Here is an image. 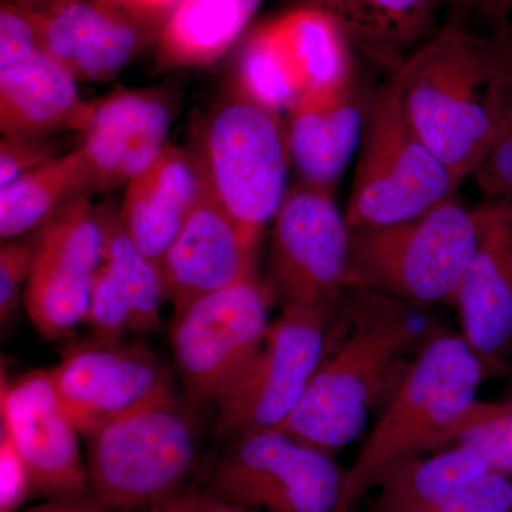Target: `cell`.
<instances>
[{
    "label": "cell",
    "instance_id": "6da1fadb",
    "mask_svg": "<svg viewBox=\"0 0 512 512\" xmlns=\"http://www.w3.org/2000/svg\"><path fill=\"white\" fill-rule=\"evenodd\" d=\"M511 66V32L485 37L450 22L390 77L414 130L460 185L487 148Z\"/></svg>",
    "mask_w": 512,
    "mask_h": 512
},
{
    "label": "cell",
    "instance_id": "7a4b0ae2",
    "mask_svg": "<svg viewBox=\"0 0 512 512\" xmlns=\"http://www.w3.org/2000/svg\"><path fill=\"white\" fill-rule=\"evenodd\" d=\"M490 375L463 335L437 333L427 340L346 471L349 510L394 464L439 451L446 431L476 402Z\"/></svg>",
    "mask_w": 512,
    "mask_h": 512
},
{
    "label": "cell",
    "instance_id": "3957f363",
    "mask_svg": "<svg viewBox=\"0 0 512 512\" xmlns=\"http://www.w3.org/2000/svg\"><path fill=\"white\" fill-rule=\"evenodd\" d=\"M477 239V208L457 197L412 220L350 229V288L413 305H454Z\"/></svg>",
    "mask_w": 512,
    "mask_h": 512
},
{
    "label": "cell",
    "instance_id": "277c9868",
    "mask_svg": "<svg viewBox=\"0 0 512 512\" xmlns=\"http://www.w3.org/2000/svg\"><path fill=\"white\" fill-rule=\"evenodd\" d=\"M192 151L208 190L259 245L289 190L284 119L232 83L202 121Z\"/></svg>",
    "mask_w": 512,
    "mask_h": 512
},
{
    "label": "cell",
    "instance_id": "5b68a950",
    "mask_svg": "<svg viewBox=\"0 0 512 512\" xmlns=\"http://www.w3.org/2000/svg\"><path fill=\"white\" fill-rule=\"evenodd\" d=\"M194 409L171 389L86 437L90 487L101 503L150 510L180 493L197 463Z\"/></svg>",
    "mask_w": 512,
    "mask_h": 512
},
{
    "label": "cell",
    "instance_id": "8992f818",
    "mask_svg": "<svg viewBox=\"0 0 512 512\" xmlns=\"http://www.w3.org/2000/svg\"><path fill=\"white\" fill-rule=\"evenodd\" d=\"M460 184L419 136L393 79L376 89L345 217L350 229L386 227L457 197Z\"/></svg>",
    "mask_w": 512,
    "mask_h": 512
},
{
    "label": "cell",
    "instance_id": "52a82bcc",
    "mask_svg": "<svg viewBox=\"0 0 512 512\" xmlns=\"http://www.w3.org/2000/svg\"><path fill=\"white\" fill-rule=\"evenodd\" d=\"M397 313L365 323L326 355L282 431L333 454L365 430L370 410L414 333Z\"/></svg>",
    "mask_w": 512,
    "mask_h": 512
},
{
    "label": "cell",
    "instance_id": "ba28073f",
    "mask_svg": "<svg viewBox=\"0 0 512 512\" xmlns=\"http://www.w3.org/2000/svg\"><path fill=\"white\" fill-rule=\"evenodd\" d=\"M272 298L271 286L255 275L174 316L171 346L191 406L217 403L247 376L271 325Z\"/></svg>",
    "mask_w": 512,
    "mask_h": 512
},
{
    "label": "cell",
    "instance_id": "9c48e42d",
    "mask_svg": "<svg viewBox=\"0 0 512 512\" xmlns=\"http://www.w3.org/2000/svg\"><path fill=\"white\" fill-rule=\"evenodd\" d=\"M355 53L335 20L296 5L242 37L232 83L284 119L306 96L355 70Z\"/></svg>",
    "mask_w": 512,
    "mask_h": 512
},
{
    "label": "cell",
    "instance_id": "30bf717a",
    "mask_svg": "<svg viewBox=\"0 0 512 512\" xmlns=\"http://www.w3.org/2000/svg\"><path fill=\"white\" fill-rule=\"evenodd\" d=\"M207 490L252 512H350L346 471L332 454L282 430L231 439Z\"/></svg>",
    "mask_w": 512,
    "mask_h": 512
},
{
    "label": "cell",
    "instance_id": "8fae6325",
    "mask_svg": "<svg viewBox=\"0 0 512 512\" xmlns=\"http://www.w3.org/2000/svg\"><path fill=\"white\" fill-rule=\"evenodd\" d=\"M328 318L325 306L285 303L247 376L215 403L217 436L235 439L284 426L325 360Z\"/></svg>",
    "mask_w": 512,
    "mask_h": 512
},
{
    "label": "cell",
    "instance_id": "7c38bea8",
    "mask_svg": "<svg viewBox=\"0 0 512 512\" xmlns=\"http://www.w3.org/2000/svg\"><path fill=\"white\" fill-rule=\"evenodd\" d=\"M269 272L284 305L330 308L349 291L350 228L332 191L289 188L272 221Z\"/></svg>",
    "mask_w": 512,
    "mask_h": 512
},
{
    "label": "cell",
    "instance_id": "4fadbf2b",
    "mask_svg": "<svg viewBox=\"0 0 512 512\" xmlns=\"http://www.w3.org/2000/svg\"><path fill=\"white\" fill-rule=\"evenodd\" d=\"M33 242L23 302L37 332L60 340L86 323L104 261L106 208L94 205L92 197L76 198L37 229Z\"/></svg>",
    "mask_w": 512,
    "mask_h": 512
},
{
    "label": "cell",
    "instance_id": "5bb4252c",
    "mask_svg": "<svg viewBox=\"0 0 512 512\" xmlns=\"http://www.w3.org/2000/svg\"><path fill=\"white\" fill-rule=\"evenodd\" d=\"M49 372L63 412L84 439L174 389L171 373L147 346L123 340L73 343Z\"/></svg>",
    "mask_w": 512,
    "mask_h": 512
},
{
    "label": "cell",
    "instance_id": "9a60e30c",
    "mask_svg": "<svg viewBox=\"0 0 512 512\" xmlns=\"http://www.w3.org/2000/svg\"><path fill=\"white\" fill-rule=\"evenodd\" d=\"M177 101L165 87L114 90L94 101L74 146L89 197L126 188L167 147Z\"/></svg>",
    "mask_w": 512,
    "mask_h": 512
},
{
    "label": "cell",
    "instance_id": "2e32d148",
    "mask_svg": "<svg viewBox=\"0 0 512 512\" xmlns=\"http://www.w3.org/2000/svg\"><path fill=\"white\" fill-rule=\"evenodd\" d=\"M0 416L25 461L33 493L46 500L87 494L90 478L80 433L60 406L49 370L13 380L3 375Z\"/></svg>",
    "mask_w": 512,
    "mask_h": 512
},
{
    "label": "cell",
    "instance_id": "e0dca14e",
    "mask_svg": "<svg viewBox=\"0 0 512 512\" xmlns=\"http://www.w3.org/2000/svg\"><path fill=\"white\" fill-rule=\"evenodd\" d=\"M42 52L77 82H109L161 29L116 0H57L35 12Z\"/></svg>",
    "mask_w": 512,
    "mask_h": 512
},
{
    "label": "cell",
    "instance_id": "ac0fdd59",
    "mask_svg": "<svg viewBox=\"0 0 512 512\" xmlns=\"http://www.w3.org/2000/svg\"><path fill=\"white\" fill-rule=\"evenodd\" d=\"M477 212V247L454 306L461 335L498 375L512 342V205L485 202Z\"/></svg>",
    "mask_w": 512,
    "mask_h": 512
},
{
    "label": "cell",
    "instance_id": "d6986e66",
    "mask_svg": "<svg viewBox=\"0 0 512 512\" xmlns=\"http://www.w3.org/2000/svg\"><path fill=\"white\" fill-rule=\"evenodd\" d=\"M375 92L355 67L285 114L289 157L299 183L333 191L362 143Z\"/></svg>",
    "mask_w": 512,
    "mask_h": 512
},
{
    "label": "cell",
    "instance_id": "ffe728a7",
    "mask_svg": "<svg viewBox=\"0 0 512 512\" xmlns=\"http://www.w3.org/2000/svg\"><path fill=\"white\" fill-rule=\"evenodd\" d=\"M256 252L205 184L204 194L161 259L174 316L192 302L256 275Z\"/></svg>",
    "mask_w": 512,
    "mask_h": 512
},
{
    "label": "cell",
    "instance_id": "44dd1931",
    "mask_svg": "<svg viewBox=\"0 0 512 512\" xmlns=\"http://www.w3.org/2000/svg\"><path fill=\"white\" fill-rule=\"evenodd\" d=\"M204 190V173L194 151L168 143L157 160L128 183L119 220L137 247L161 262Z\"/></svg>",
    "mask_w": 512,
    "mask_h": 512
},
{
    "label": "cell",
    "instance_id": "7402d4cb",
    "mask_svg": "<svg viewBox=\"0 0 512 512\" xmlns=\"http://www.w3.org/2000/svg\"><path fill=\"white\" fill-rule=\"evenodd\" d=\"M77 80L40 52L0 72V131L3 137L52 138L80 134L93 116Z\"/></svg>",
    "mask_w": 512,
    "mask_h": 512
},
{
    "label": "cell",
    "instance_id": "603a6c76",
    "mask_svg": "<svg viewBox=\"0 0 512 512\" xmlns=\"http://www.w3.org/2000/svg\"><path fill=\"white\" fill-rule=\"evenodd\" d=\"M338 23L353 50L393 77L427 36L439 0H293Z\"/></svg>",
    "mask_w": 512,
    "mask_h": 512
},
{
    "label": "cell",
    "instance_id": "cb8c5ba5",
    "mask_svg": "<svg viewBox=\"0 0 512 512\" xmlns=\"http://www.w3.org/2000/svg\"><path fill=\"white\" fill-rule=\"evenodd\" d=\"M264 0H181L156 42L161 72L202 69L241 42Z\"/></svg>",
    "mask_w": 512,
    "mask_h": 512
},
{
    "label": "cell",
    "instance_id": "d4e9b609",
    "mask_svg": "<svg viewBox=\"0 0 512 512\" xmlns=\"http://www.w3.org/2000/svg\"><path fill=\"white\" fill-rule=\"evenodd\" d=\"M488 471L483 457L463 446L407 458L380 477L365 512H427Z\"/></svg>",
    "mask_w": 512,
    "mask_h": 512
},
{
    "label": "cell",
    "instance_id": "484cf974",
    "mask_svg": "<svg viewBox=\"0 0 512 512\" xmlns=\"http://www.w3.org/2000/svg\"><path fill=\"white\" fill-rule=\"evenodd\" d=\"M89 197L76 151L40 165L0 187V238L18 239L42 228L64 205Z\"/></svg>",
    "mask_w": 512,
    "mask_h": 512
},
{
    "label": "cell",
    "instance_id": "4316f807",
    "mask_svg": "<svg viewBox=\"0 0 512 512\" xmlns=\"http://www.w3.org/2000/svg\"><path fill=\"white\" fill-rule=\"evenodd\" d=\"M106 208V248L103 265L126 296L136 316V332L160 328L165 286L161 262L137 247L119 220V212Z\"/></svg>",
    "mask_w": 512,
    "mask_h": 512
},
{
    "label": "cell",
    "instance_id": "83f0119b",
    "mask_svg": "<svg viewBox=\"0 0 512 512\" xmlns=\"http://www.w3.org/2000/svg\"><path fill=\"white\" fill-rule=\"evenodd\" d=\"M451 446L470 448L491 471L512 476L511 407L505 402L476 400L441 439L440 450Z\"/></svg>",
    "mask_w": 512,
    "mask_h": 512
},
{
    "label": "cell",
    "instance_id": "f1b7e54d",
    "mask_svg": "<svg viewBox=\"0 0 512 512\" xmlns=\"http://www.w3.org/2000/svg\"><path fill=\"white\" fill-rule=\"evenodd\" d=\"M473 177L488 202L512 205V66L498 99L493 133Z\"/></svg>",
    "mask_w": 512,
    "mask_h": 512
},
{
    "label": "cell",
    "instance_id": "f546056e",
    "mask_svg": "<svg viewBox=\"0 0 512 512\" xmlns=\"http://www.w3.org/2000/svg\"><path fill=\"white\" fill-rule=\"evenodd\" d=\"M87 326L93 338L117 342L128 332H136V316L113 276L101 265L90 296Z\"/></svg>",
    "mask_w": 512,
    "mask_h": 512
},
{
    "label": "cell",
    "instance_id": "4dcf8cb0",
    "mask_svg": "<svg viewBox=\"0 0 512 512\" xmlns=\"http://www.w3.org/2000/svg\"><path fill=\"white\" fill-rule=\"evenodd\" d=\"M40 52L36 13L13 0H3L0 8V72L28 62Z\"/></svg>",
    "mask_w": 512,
    "mask_h": 512
},
{
    "label": "cell",
    "instance_id": "1f68e13d",
    "mask_svg": "<svg viewBox=\"0 0 512 512\" xmlns=\"http://www.w3.org/2000/svg\"><path fill=\"white\" fill-rule=\"evenodd\" d=\"M427 512H512V476L488 471Z\"/></svg>",
    "mask_w": 512,
    "mask_h": 512
},
{
    "label": "cell",
    "instance_id": "d6a6232c",
    "mask_svg": "<svg viewBox=\"0 0 512 512\" xmlns=\"http://www.w3.org/2000/svg\"><path fill=\"white\" fill-rule=\"evenodd\" d=\"M73 150V148H72ZM70 151V150H69ZM64 141L52 138L3 137L0 141V187L10 181L69 153Z\"/></svg>",
    "mask_w": 512,
    "mask_h": 512
},
{
    "label": "cell",
    "instance_id": "836d02e7",
    "mask_svg": "<svg viewBox=\"0 0 512 512\" xmlns=\"http://www.w3.org/2000/svg\"><path fill=\"white\" fill-rule=\"evenodd\" d=\"M35 242L32 239H10L0 248V318L8 322L25 295Z\"/></svg>",
    "mask_w": 512,
    "mask_h": 512
},
{
    "label": "cell",
    "instance_id": "e575fe53",
    "mask_svg": "<svg viewBox=\"0 0 512 512\" xmlns=\"http://www.w3.org/2000/svg\"><path fill=\"white\" fill-rule=\"evenodd\" d=\"M25 461L5 427L0 430V512H18L32 494Z\"/></svg>",
    "mask_w": 512,
    "mask_h": 512
},
{
    "label": "cell",
    "instance_id": "d590c367",
    "mask_svg": "<svg viewBox=\"0 0 512 512\" xmlns=\"http://www.w3.org/2000/svg\"><path fill=\"white\" fill-rule=\"evenodd\" d=\"M150 512H252L229 503L210 490L188 491L168 498L164 503L150 508Z\"/></svg>",
    "mask_w": 512,
    "mask_h": 512
},
{
    "label": "cell",
    "instance_id": "8d00e7d4",
    "mask_svg": "<svg viewBox=\"0 0 512 512\" xmlns=\"http://www.w3.org/2000/svg\"><path fill=\"white\" fill-rule=\"evenodd\" d=\"M439 5L476 13L491 26L493 33L511 32L512 0H439Z\"/></svg>",
    "mask_w": 512,
    "mask_h": 512
},
{
    "label": "cell",
    "instance_id": "74e56055",
    "mask_svg": "<svg viewBox=\"0 0 512 512\" xmlns=\"http://www.w3.org/2000/svg\"><path fill=\"white\" fill-rule=\"evenodd\" d=\"M26 512H116L106 507L96 495L83 494L79 497L50 498L29 508Z\"/></svg>",
    "mask_w": 512,
    "mask_h": 512
},
{
    "label": "cell",
    "instance_id": "f35d334b",
    "mask_svg": "<svg viewBox=\"0 0 512 512\" xmlns=\"http://www.w3.org/2000/svg\"><path fill=\"white\" fill-rule=\"evenodd\" d=\"M121 6L141 19L163 28L165 20L181 0H116Z\"/></svg>",
    "mask_w": 512,
    "mask_h": 512
},
{
    "label": "cell",
    "instance_id": "ab89813d",
    "mask_svg": "<svg viewBox=\"0 0 512 512\" xmlns=\"http://www.w3.org/2000/svg\"><path fill=\"white\" fill-rule=\"evenodd\" d=\"M57 2V0H23V3H19V5L25 6L33 12H42L52 6L53 3Z\"/></svg>",
    "mask_w": 512,
    "mask_h": 512
},
{
    "label": "cell",
    "instance_id": "60d3db41",
    "mask_svg": "<svg viewBox=\"0 0 512 512\" xmlns=\"http://www.w3.org/2000/svg\"><path fill=\"white\" fill-rule=\"evenodd\" d=\"M503 402L507 403L512 409V383L510 384V387H508V392L505 394Z\"/></svg>",
    "mask_w": 512,
    "mask_h": 512
},
{
    "label": "cell",
    "instance_id": "b9f144b4",
    "mask_svg": "<svg viewBox=\"0 0 512 512\" xmlns=\"http://www.w3.org/2000/svg\"><path fill=\"white\" fill-rule=\"evenodd\" d=\"M13 2H16V3H23V0H13Z\"/></svg>",
    "mask_w": 512,
    "mask_h": 512
}]
</instances>
